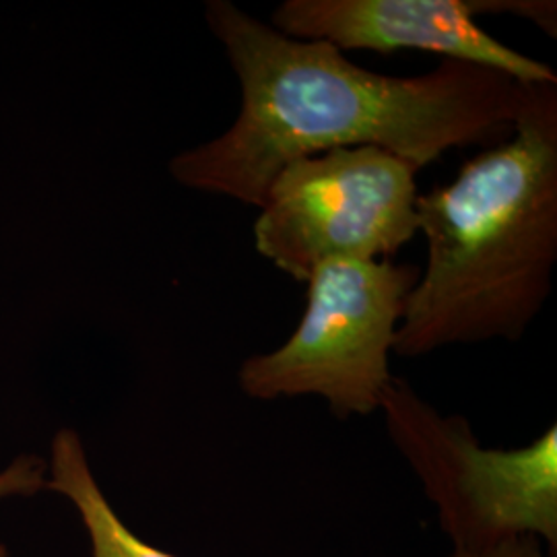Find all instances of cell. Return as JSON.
<instances>
[{
  "mask_svg": "<svg viewBox=\"0 0 557 557\" xmlns=\"http://www.w3.org/2000/svg\"><path fill=\"white\" fill-rule=\"evenodd\" d=\"M205 20L239 83V112L220 137L170 161L182 186L260 209L289 161L379 147L418 170L453 149L504 140L524 83L458 60L419 75L363 69L326 41L296 40L232 0Z\"/></svg>",
  "mask_w": 557,
  "mask_h": 557,
  "instance_id": "6da1fadb",
  "label": "cell"
},
{
  "mask_svg": "<svg viewBox=\"0 0 557 557\" xmlns=\"http://www.w3.org/2000/svg\"><path fill=\"white\" fill-rule=\"evenodd\" d=\"M418 218L428 259L393 354L520 341L554 292L557 83L527 85L512 133L419 193Z\"/></svg>",
  "mask_w": 557,
  "mask_h": 557,
  "instance_id": "7a4b0ae2",
  "label": "cell"
},
{
  "mask_svg": "<svg viewBox=\"0 0 557 557\" xmlns=\"http://www.w3.org/2000/svg\"><path fill=\"white\" fill-rule=\"evenodd\" d=\"M419 269L393 260H331L306 281V310L281 347L239 366L246 397H322L345 421L372 416L391 374L405 299Z\"/></svg>",
  "mask_w": 557,
  "mask_h": 557,
  "instance_id": "3957f363",
  "label": "cell"
},
{
  "mask_svg": "<svg viewBox=\"0 0 557 557\" xmlns=\"http://www.w3.org/2000/svg\"><path fill=\"white\" fill-rule=\"evenodd\" d=\"M386 432L411 465L455 549H481L533 535L557 552V428L533 444L481 446L469 419L442 416L407 382H388L380 398Z\"/></svg>",
  "mask_w": 557,
  "mask_h": 557,
  "instance_id": "277c9868",
  "label": "cell"
},
{
  "mask_svg": "<svg viewBox=\"0 0 557 557\" xmlns=\"http://www.w3.org/2000/svg\"><path fill=\"white\" fill-rule=\"evenodd\" d=\"M418 172L379 147L289 161L262 200L255 248L299 283L331 260H391L419 234Z\"/></svg>",
  "mask_w": 557,
  "mask_h": 557,
  "instance_id": "5b68a950",
  "label": "cell"
},
{
  "mask_svg": "<svg viewBox=\"0 0 557 557\" xmlns=\"http://www.w3.org/2000/svg\"><path fill=\"white\" fill-rule=\"evenodd\" d=\"M481 15H499V0H283L269 23L289 38L326 41L341 52L421 50L524 85L557 83L547 62L487 34Z\"/></svg>",
  "mask_w": 557,
  "mask_h": 557,
  "instance_id": "8992f818",
  "label": "cell"
},
{
  "mask_svg": "<svg viewBox=\"0 0 557 557\" xmlns=\"http://www.w3.org/2000/svg\"><path fill=\"white\" fill-rule=\"evenodd\" d=\"M46 485L75 504L94 557H176L145 543L120 520L91 473L77 432L60 430L54 436Z\"/></svg>",
  "mask_w": 557,
  "mask_h": 557,
  "instance_id": "52a82bcc",
  "label": "cell"
},
{
  "mask_svg": "<svg viewBox=\"0 0 557 557\" xmlns=\"http://www.w3.org/2000/svg\"><path fill=\"white\" fill-rule=\"evenodd\" d=\"M46 465L44 460L32 455L15 458L2 473H0V498L11 496H32L40 492L46 485L44 481Z\"/></svg>",
  "mask_w": 557,
  "mask_h": 557,
  "instance_id": "ba28073f",
  "label": "cell"
},
{
  "mask_svg": "<svg viewBox=\"0 0 557 557\" xmlns=\"http://www.w3.org/2000/svg\"><path fill=\"white\" fill-rule=\"evenodd\" d=\"M450 557H545V554L537 537L522 535L481 549H455Z\"/></svg>",
  "mask_w": 557,
  "mask_h": 557,
  "instance_id": "9c48e42d",
  "label": "cell"
},
{
  "mask_svg": "<svg viewBox=\"0 0 557 557\" xmlns=\"http://www.w3.org/2000/svg\"><path fill=\"white\" fill-rule=\"evenodd\" d=\"M0 557H9V556H7V549H4V547H2V545H0Z\"/></svg>",
  "mask_w": 557,
  "mask_h": 557,
  "instance_id": "30bf717a",
  "label": "cell"
}]
</instances>
